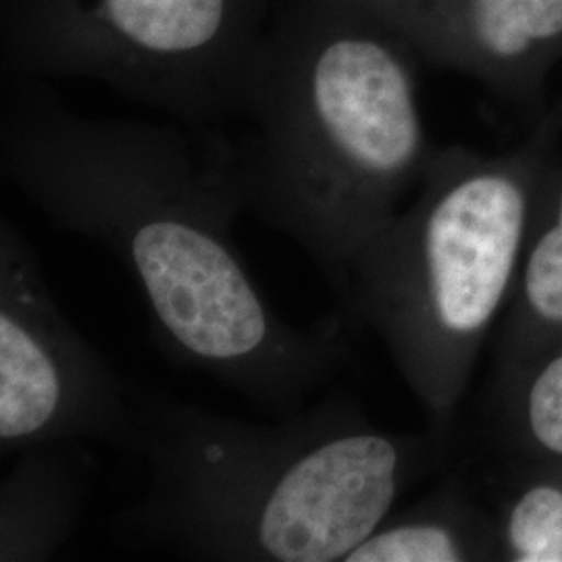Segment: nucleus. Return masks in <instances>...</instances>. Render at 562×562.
<instances>
[{"instance_id": "1", "label": "nucleus", "mask_w": 562, "mask_h": 562, "mask_svg": "<svg viewBox=\"0 0 562 562\" xmlns=\"http://www.w3.org/2000/svg\"><path fill=\"white\" fill-rule=\"evenodd\" d=\"M0 171L55 227L125 267L181 367L283 417L348 362L341 319L285 322L244 262L234 223L246 209L227 142L194 140L173 123L86 117L41 78L4 74Z\"/></svg>"}, {"instance_id": "2", "label": "nucleus", "mask_w": 562, "mask_h": 562, "mask_svg": "<svg viewBox=\"0 0 562 562\" xmlns=\"http://www.w3.org/2000/svg\"><path fill=\"white\" fill-rule=\"evenodd\" d=\"M136 425L150 482L117 525L199 561L344 562L450 450V431H387L344 394L276 423L138 401Z\"/></svg>"}, {"instance_id": "3", "label": "nucleus", "mask_w": 562, "mask_h": 562, "mask_svg": "<svg viewBox=\"0 0 562 562\" xmlns=\"http://www.w3.org/2000/svg\"><path fill=\"white\" fill-rule=\"evenodd\" d=\"M361 0H278L236 153L244 209L344 294L431 155L411 67Z\"/></svg>"}, {"instance_id": "4", "label": "nucleus", "mask_w": 562, "mask_h": 562, "mask_svg": "<svg viewBox=\"0 0 562 562\" xmlns=\"http://www.w3.org/2000/svg\"><path fill=\"white\" fill-rule=\"evenodd\" d=\"M519 162L431 157L422 194L367 241L341 302L383 341L429 425L459 404L521 273L542 199Z\"/></svg>"}, {"instance_id": "5", "label": "nucleus", "mask_w": 562, "mask_h": 562, "mask_svg": "<svg viewBox=\"0 0 562 562\" xmlns=\"http://www.w3.org/2000/svg\"><path fill=\"white\" fill-rule=\"evenodd\" d=\"M278 0H2V71L86 78L192 127L246 120Z\"/></svg>"}, {"instance_id": "6", "label": "nucleus", "mask_w": 562, "mask_h": 562, "mask_svg": "<svg viewBox=\"0 0 562 562\" xmlns=\"http://www.w3.org/2000/svg\"><path fill=\"white\" fill-rule=\"evenodd\" d=\"M136 402L67 319L20 229L0 222V452L78 440L134 450Z\"/></svg>"}, {"instance_id": "7", "label": "nucleus", "mask_w": 562, "mask_h": 562, "mask_svg": "<svg viewBox=\"0 0 562 562\" xmlns=\"http://www.w3.org/2000/svg\"><path fill=\"white\" fill-rule=\"evenodd\" d=\"M0 483V562H44L71 540L88 477L69 443L21 450Z\"/></svg>"}, {"instance_id": "8", "label": "nucleus", "mask_w": 562, "mask_h": 562, "mask_svg": "<svg viewBox=\"0 0 562 562\" xmlns=\"http://www.w3.org/2000/svg\"><path fill=\"white\" fill-rule=\"evenodd\" d=\"M483 561H496L494 508L452 473L417 503L394 510L344 562Z\"/></svg>"}, {"instance_id": "9", "label": "nucleus", "mask_w": 562, "mask_h": 562, "mask_svg": "<svg viewBox=\"0 0 562 562\" xmlns=\"http://www.w3.org/2000/svg\"><path fill=\"white\" fill-rule=\"evenodd\" d=\"M562 344V186L543 199L513 301L496 331L492 382Z\"/></svg>"}, {"instance_id": "10", "label": "nucleus", "mask_w": 562, "mask_h": 562, "mask_svg": "<svg viewBox=\"0 0 562 562\" xmlns=\"http://www.w3.org/2000/svg\"><path fill=\"white\" fill-rule=\"evenodd\" d=\"M494 506L496 561L562 562V459H519Z\"/></svg>"}, {"instance_id": "11", "label": "nucleus", "mask_w": 562, "mask_h": 562, "mask_svg": "<svg viewBox=\"0 0 562 562\" xmlns=\"http://www.w3.org/2000/svg\"><path fill=\"white\" fill-rule=\"evenodd\" d=\"M490 392L506 448L519 459H562V344L492 382Z\"/></svg>"}, {"instance_id": "12", "label": "nucleus", "mask_w": 562, "mask_h": 562, "mask_svg": "<svg viewBox=\"0 0 562 562\" xmlns=\"http://www.w3.org/2000/svg\"><path fill=\"white\" fill-rule=\"evenodd\" d=\"M443 13L457 36L490 59H515L562 34V0H446Z\"/></svg>"}, {"instance_id": "13", "label": "nucleus", "mask_w": 562, "mask_h": 562, "mask_svg": "<svg viewBox=\"0 0 562 562\" xmlns=\"http://www.w3.org/2000/svg\"><path fill=\"white\" fill-rule=\"evenodd\" d=\"M361 2L369 4V7L375 9L378 13H380V9H383V7H398V4H401V0H361ZM411 2H413V0H408L406 4L411 7Z\"/></svg>"}]
</instances>
